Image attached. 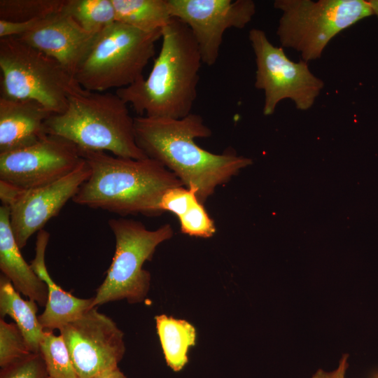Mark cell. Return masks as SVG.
I'll use <instances>...</instances> for the list:
<instances>
[{
    "mask_svg": "<svg viewBox=\"0 0 378 378\" xmlns=\"http://www.w3.org/2000/svg\"><path fill=\"white\" fill-rule=\"evenodd\" d=\"M134 134L139 148L174 173L183 186L195 191L204 204L216 188L228 183L252 160L227 150L211 153L195 142L211 136L203 118L191 113L179 118L134 117Z\"/></svg>",
    "mask_w": 378,
    "mask_h": 378,
    "instance_id": "obj_1",
    "label": "cell"
},
{
    "mask_svg": "<svg viewBox=\"0 0 378 378\" xmlns=\"http://www.w3.org/2000/svg\"><path fill=\"white\" fill-rule=\"evenodd\" d=\"M80 153L91 171L72 199L81 206L122 217L138 214L158 216L162 214L159 204L164 192L183 186L174 173L149 158H126L83 149Z\"/></svg>",
    "mask_w": 378,
    "mask_h": 378,
    "instance_id": "obj_2",
    "label": "cell"
},
{
    "mask_svg": "<svg viewBox=\"0 0 378 378\" xmlns=\"http://www.w3.org/2000/svg\"><path fill=\"white\" fill-rule=\"evenodd\" d=\"M147 78L115 90L138 116L179 119L191 113L202 59L189 27L173 18Z\"/></svg>",
    "mask_w": 378,
    "mask_h": 378,
    "instance_id": "obj_3",
    "label": "cell"
},
{
    "mask_svg": "<svg viewBox=\"0 0 378 378\" xmlns=\"http://www.w3.org/2000/svg\"><path fill=\"white\" fill-rule=\"evenodd\" d=\"M127 106L115 92L88 91L79 86L68 96L65 111L46 120V132L64 138L80 149L146 158L136 144L134 118Z\"/></svg>",
    "mask_w": 378,
    "mask_h": 378,
    "instance_id": "obj_4",
    "label": "cell"
},
{
    "mask_svg": "<svg viewBox=\"0 0 378 378\" xmlns=\"http://www.w3.org/2000/svg\"><path fill=\"white\" fill-rule=\"evenodd\" d=\"M162 30L146 32L113 23L97 35L74 79L83 89L99 92L136 83L155 54Z\"/></svg>",
    "mask_w": 378,
    "mask_h": 378,
    "instance_id": "obj_5",
    "label": "cell"
},
{
    "mask_svg": "<svg viewBox=\"0 0 378 378\" xmlns=\"http://www.w3.org/2000/svg\"><path fill=\"white\" fill-rule=\"evenodd\" d=\"M2 97L34 101L53 114L64 112L80 85L55 59L20 41L0 38Z\"/></svg>",
    "mask_w": 378,
    "mask_h": 378,
    "instance_id": "obj_6",
    "label": "cell"
},
{
    "mask_svg": "<svg viewBox=\"0 0 378 378\" xmlns=\"http://www.w3.org/2000/svg\"><path fill=\"white\" fill-rule=\"evenodd\" d=\"M108 224L115 250L106 278L93 297L92 307L124 299L132 304L141 302L150 283V274L143 265L152 260L161 243L173 237V227L165 223L151 230L141 221L124 217L111 218Z\"/></svg>",
    "mask_w": 378,
    "mask_h": 378,
    "instance_id": "obj_7",
    "label": "cell"
},
{
    "mask_svg": "<svg viewBox=\"0 0 378 378\" xmlns=\"http://www.w3.org/2000/svg\"><path fill=\"white\" fill-rule=\"evenodd\" d=\"M282 15L276 34L284 48L308 62L319 59L337 34L372 15L368 0H276Z\"/></svg>",
    "mask_w": 378,
    "mask_h": 378,
    "instance_id": "obj_8",
    "label": "cell"
},
{
    "mask_svg": "<svg viewBox=\"0 0 378 378\" xmlns=\"http://www.w3.org/2000/svg\"><path fill=\"white\" fill-rule=\"evenodd\" d=\"M248 38L256 64L255 87L265 93L262 112L270 115L283 99H291L302 111L315 102L324 82L310 71L308 62L290 60L281 47L274 46L264 31L251 29Z\"/></svg>",
    "mask_w": 378,
    "mask_h": 378,
    "instance_id": "obj_9",
    "label": "cell"
},
{
    "mask_svg": "<svg viewBox=\"0 0 378 378\" xmlns=\"http://www.w3.org/2000/svg\"><path fill=\"white\" fill-rule=\"evenodd\" d=\"M59 332L78 378H96L118 368L125 352L122 331L97 307Z\"/></svg>",
    "mask_w": 378,
    "mask_h": 378,
    "instance_id": "obj_10",
    "label": "cell"
},
{
    "mask_svg": "<svg viewBox=\"0 0 378 378\" xmlns=\"http://www.w3.org/2000/svg\"><path fill=\"white\" fill-rule=\"evenodd\" d=\"M83 160L73 142L47 134L28 147L0 154V181L21 190L52 183L73 172Z\"/></svg>",
    "mask_w": 378,
    "mask_h": 378,
    "instance_id": "obj_11",
    "label": "cell"
},
{
    "mask_svg": "<svg viewBox=\"0 0 378 378\" xmlns=\"http://www.w3.org/2000/svg\"><path fill=\"white\" fill-rule=\"evenodd\" d=\"M168 4L172 18L190 29L209 66L218 60L226 30L245 27L256 10L252 0H168Z\"/></svg>",
    "mask_w": 378,
    "mask_h": 378,
    "instance_id": "obj_12",
    "label": "cell"
},
{
    "mask_svg": "<svg viewBox=\"0 0 378 378\" xmlns=\"http://www.w3.org/2000/svg\"><path fill=\"white\" fill-rule=\"evenodd\" d=\"M90 173L83 159L73 172L58 181L30 190L19 188L7 206L11 229L20 249L74 198Z\"/></svg>",
    "mask_w": 378,
    "mask_h": 378,
    "instance_id": "obj_13",
    "label": "cell"
},
{
    "mask_svg": "<svg viewBox=\"0 0 378 378\" xmlns=\"http://www.w3.org/2000/svg\"><path fill=\"white\" fill-rule=\"evenodd\" d=\"M97 35L86 31L62 10L47 18L38 27L17 37L55 59L74 78Z\"/></svg>",
    "mask_w": 378,
    "mask_h": 378,
    "instance_id": "obj_14",
    "label": "cell"
},
{
    "mask_svg": "<svg viewBox=\"0 0 378 378\" xmlns=\"http://www.w3.org/2000/svg\"><path fill=\"white\" fill-rule=\"evenodd\" d=\"M53 113L31 100L0 97V154L31 146L46 135Z\"/></svg>",
    "mask_w": 378,
    "mask_h": 378,
    "instance_id": "obj_15",
    "label": "cell"
},
{
    "mask_svg": "<svg viewBox=\"0 0 378 378\" xmlns=\"http://www.w3.org/2000/svg\"><path fill=\"white\" fill-rule=\"evenodd\" d=\"M50 234L41 230L37 232L36 254L30 265L36 275L46 283L48 298L43 312L38 316L43 328L52 330L61 329L67 323L79 318L92 307L93 298L83 299L62 290L50 276L45 263V253Z\"/></svg>",
    "mask_w": 378,
    "mask_h": 378,
    "instance_id": "obj_16",
    "label": "cell"
},
{
    "mask_svg": "<svg viewBox=\"0 0 378 378\" xmlns=\"http://www.w3.org/2000/svg\"><path fill=\"white\" fill-rule=\"evenodd\" d=\"M0 270L18 292L46 306L47 285L23 258L11 229L9 208L3 204L0 206Z\"/></svg>",
    "mask_w": 378,
    "mask_h": 378,
    "instance_id": "obj_17",
    "label": "cell"
},
{
    "mask_svg": "<svg viewBox=\"0 0 378 378\" xmlns=\"http://www.w3.org/2000/svg\"><path fill=\"white\" fill-rule=\"evenodd\" d=\"M38 307L32 300L22 298L11 281L4 275L0 277V315L12 318L22 334L30 351L38 354L45 331L36 316Z\"/></svg>",
    "mask_w": 378,
    "mask_h": 378,
    "instance_id": "obj_18",
    "label": "cell"
},
{
    "mask_svg": "<svg viewBox=\"0 0 378 378\" xmlns=\"http://www.w3.org/2000/svg\"><path fill=\"white\" fill-rule=\"evenodd\" d=\"M155 320L166 363L178 372L188 362L189 349L195 345V328L186 320L165 314L156 316Z\"/></svg>",
    "mask_w": 378,
    "mask_h": 378,
    "instance_id": "obj_19",
    "label": "cell"
},
{
    "mask_svg": "<svg viewBox=\"0 0 378 378\" xmlns=\"http://www.w3.org/2000/svg\"><path fill=\"white\" fill-rule=\"evenodd\" d=\"M116 22L151 32L162 30L173 19L168 0H112Z\"/></svg>",
    "mask_w": 378,
    "mask_h": 378,
    "instance_id": "obj_20",
    "label": "cell"
},
{
    "mask_svg": "<svg viewBox=\"0 0 378 378\" xmlns=\"http://www.w3.org/2000/svg\"><path fill=\"white\" fill-rule=\"evenodd\" d=\"M63 10L94 35L116 22L112 0H66Z\"/></svg>",
    "mask_w": 378,
    "mask_h": 378,
    "instance_id": "obj_21",
    "label": "cell"
},
{
    "mask_svg": "<svg viewBox=\"0 0 378 378\" xmlns=\"http://www.w3.org/2000/svg\"><path fill=\"white\" fill-rule=\"evenodd\" d=\"M66 0H1L0 20L11 22L43 19L61 12Z\"/></svg>",
    "mask_w": 378,
    "mask_h": 378,
    "instance_id": "obj_22",
    "label": "cell"
},
{
    "mask_svg": "<svg viewBox=\"0 0 378 378\" xmlns=\"http://www.w3.org/2000/svg\"><path fill=\"white\" fill-rule=\"evenodd\" d=\"M41 354L51 378H78L62 336L45 331L40 343Z\"/></svg>",
    "mask_w": 378,
    "mask_h": 378,
    "instance_id": "obj_23",
    "label": "cell"
},
{
    "mask_svg": "<svg viewBox=\"0 0 378 378\" xmlns=\"http://www.w3.org/2000/svg\"><path fill=\"white\" fill-rule=\"evenodd\" d=\"M30 351L22 334L15 323H6L0 319V366L6 368L27 358Z\"/></svg>",
    "mask_w": 378,
    "mask_h": 378,
    "instance_id": "obj_24",
    "label": "cell"
},
{
    "mask_svg": "<svg viewBox=\"0 0 378 378\" xmlns=\"http://www.w3.org/2000/svg\"><path fill=\"white\" fill-rule=\"evenodd\" d=\"M178 220L181 232L190 237L210 238L216 232L214 220L198 200Z\"/></svg>",
    "mask_w": 378,
    "mask_h": 378,
    "instance_id": "obj_25",
    "label": "cell"
},
{
    "mask_svg": "<svg viewBox=\"0 0 378 378\" xmlns=\"http://www.w3.org/2000/svg\"><path fill=\"white\" fill-rule=\"evenodd\" d=\"M198 200L195 190L183 186L171 188L162 195L159 209L162 213L169 211L180 218Z\"/></svg>",
    "mask_w": 378,
    "mask_h": 378,
    "instance_id": "obj_26",
    "label": "cell"
},
{
    "mask_svg": "<svg viewBox=\"0 0 378 378\" xmlns=\"http://www.w3.org/2000/svg\"><path fill=\"white\" fill-rule=\"evenodd\" d=\"M48 376L40 353L33 354L12 365L1 368L0 378H44Z\"/></svg>",
    "mask_w": 378,
    "mask_h": 378,
    "instance_id": "obj_27",
    "label": "cell"
},
{
    "mask_svg": "<svg viewBox=\"0 0 378 378\" xmlns=\"http://www.w3.org/2000/svg\"><path fill=\"white\" fill-rule=\"evenodd\" d=\"M347 359L348 354H344L336 370L328 372L318 369L311 378H344L348 368Z\"/></svg>",
    "mask_w": 378,
    "mask_h": 378,
    "instance_id": "obj_28",
    "label": "cell"
},
{
    "mask_svg": "<svg viewBox=\"0 0 378 378\" xmlns=\"http://www.w3.org/2000/svg\"><path fill=\"white\" fill-rule=\"evenodd\" d=\"M96 378H127L118 368L107 372Z\"/></svg>",
    "mask_w": 378,
    "mask_h": 378,
    "instance_id": "obj_29",
    "label": "cell"
},
{
    "mask_svg": "<svg viewBox=\"0 0 378 378\" xmlns=\"http://www.w3.org/2000/svg\"><path fill=\"white\" fill-rule=\"evenodd\" d=\"M372 14L378 18V0H368Z\"/></svg>",
    "mask_w": 378,
    "mask_h": 378,
    "instance_id": "obj_30",
    "label": "cell"
},
{
    "mask_svg": "<svg viewBox=\"0 0 378 378\" xmlns=\"http://www.w3.org/2000/svg\"><path fill=\"white\" fill-rule=\"evenodd\" d=\"M44 378H51V377H50L48 375V376H46V377H44Z\"/></svg>",
    "mask_w": 378,
    "mask_h": 378,
    "instance_id": "obj_31",
    "label": "cell"
}]
</instances>
